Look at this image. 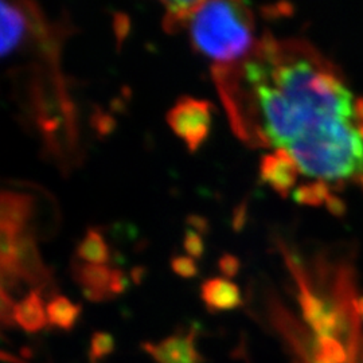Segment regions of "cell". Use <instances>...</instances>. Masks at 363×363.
<instances>
[{"instance_id":"1","label":"cell","mask_w":363,"mask_h":363,"mask_svg":"<svg viewBox=\"0 0 363 363\" xmlns=\"http://www.w3.org/2000/svg\"><path fill=\"white\" fill-rule=\"evenodd\" d=\"M213 77L235 135L295 169V202L337 211L340 195L363 190V96L311 43L264 34Z\"/></svg>"},{"instance_id":"18","label":"cell","mask_w":363,"mask_h":363,"mask_svg":"<svg viewBox=\"0 0 363 363\" xmlns=\"http://www.w3.org/2000/svg\"><path fill=\"white\" fill-rule=\"evenodd\" d=\"M218 267H220V271L223 276L232 279L235 277L238 272H240V259H237L233 255H222L220 261H218Z\"/></svg>"},{"instance_id":"15","label":"cell","mask_w":363,"mask_h":363,"mask_svg":"<svg viewBox=\"0 0 363 363\" xmlns=\"http://www.w3.org/2000/svg\"><path fill=\"white\" fill-rule=\"evenodd\" d=\"M171 268L174 273L183 279H193L198 274V267L194 259L186 256H174L171 259Z\"/></svg>"},{"instance_id":"11","label":"cell","mask_w":363,"mask_h":363,"mask_svg":"<svg viewBox=\"0 0 363 363\" xmlns=\"http://www.w3.org/2000/svg\"><path fill=\"white\" fill-rule=\"evenodd\" d=\"M82 307L79 304L72 303L65 296H55L52 298L46 307L48 322L50 325L70 331L77 323L78 318L81 315Z\"/></svg>"},{"instance_id":"8","label":"cell","mask_w":363,"mask_h":363,"mask_svg":"<svg viewBox=\"0 0 363 363\" xmlns=\"http://www.w3.org/2000/svg\"><path fill=\"white\" fill-rule=\"evenodd\" d=\"M112 272L106 265L84 264L76 269V280L82 286L85 298L91 301H103L111 296L109 286L112 281Z\"/></svg>"},{"instance_id":"24","label":"cell","mask_w":363,"mask_h":363,"mask_svg":"<svg viewBox=\"0 0 363 363\" xmlns=\"http://www.w3.org/2000/svg\"><path fill=\"white\" fill-rule=\"evenodd\" d=\"M361 355H359V363H363V340H362V345H361Z\"/></svg>"},{"instance_id":"14","label":"cell","mask_w":363,"mask_h":363,"mask_svg":"<svg viewBox=\"0 0 363 363\" xmlns=\"http://www.w3.org/2000/svg\"><path fill=\"white\" fill-rule=\"evenodd\" d=\"M116 347L115 337L109 333L97 331L91 335L89 347V359L91 363H100L104 358L109 357Z\"/></svg>"},{"instance_id":"3","label":"cell","mask_w":363,"mask_h":363,"mask_svg":"<svg viewBox=\"0 0 363 363\" xmlns=\"http://www.w3.org/2000/svg\"><path fill=\"white\" fill-rule=\"evenodd\" d=\"M214 106L206 100L182 96L166 116L171 130L181 138L190 152H195L208 139Z\"/></svg>"},{"instance_id":"2","label":"cell","mask_w":363,"mask_h":363,"mask_svg":"<svg viewBox=\"0 0 363 363\" xmlns=\"http://www.w3.org/2000/svg\"><path fill=\"white\" fill-rule=\"evenodd\" d=\"M189 28L195 50L222 65L249 58L259 42L252 11L241 1H202Z\"/></svg>"},{"instance_id":"6","label":"cell","mask_w":363,"mask_h":363,"mask_svg":"<svg viewBox=\"0 0 363 363\" xmlns=\"http://www.w3.org/2000/svg\"><path fill=\"white\" fill-rule=\"evenodd\" d=\"M201 298L211 312L230 311L242 304L240 288L222 277H213L202 283Z\"/></svg>"},{"instance_id":"19","label":"cell","mask_w":363,"mask_h":363,"mask_svg":"<svg viewBox=\"0 0 363 363\" xmlns=\"http://www.w3.org/2000/svg\"><path fill=\"white\" fill-rule=\"evenodd\" d=\"M128 279L125 277V274L121 272L120 269H113L112 272V281H111V286H109V292L111 295H121L127 288H128Z\"/></svg>"},{"instance_id":"9","label":"cell","mask_w":363,"mask_h":363,"mask_svg":"<svg viewBox=\"0 0 363 363\" xmlns=\"http://www.w3.org/2000/svg\"><path fill=\"white\" fill-rule=\"evenodd\" d=\"M1 13V48L0 52L3 57L21 43L26 31L27 21L23 13L13 4L1 1L0 4Z\"/></svg>"},{"instance_id":"12","label":"cell","mask_w":363,"mask_h":363,"mask_svg":"<svg viewBox=\"0 0 363 363\" xmlns=\"http://www.w3.org/2000/svg\"><path fill=\"white\" fill-rule=\"evenodd\" d=\"M162 4L166 7L163 28L169 34H177L183 27H189L202 1H163Z\"/></svg>"},{"instance_id":"17","label":"cell","mask_w":363,"mask_h":363,"mask_svg":"<svg viewBox=\"0 0 363 363\" xmlns=\"http://www.w3.org/2000/svg\"><path fill=\"white\" fill-rule=\"evenodd\" d=\"M130 18L125 13H115L113 16V28H115V35L117 39V46L120 48L124 42V39L127 38L128 33H130Z\"/></svg>"},{"instance_id":"23","label":"cell","mask_w":363,"mask_h":363,"mask_svg":"<svg viewBox=\"0 0 363 363\" xmlns=\"http://www.w3.org/2000/svg\"><path fill=\"white\" fill-rule=\"evenodd\" d=\"M21 354H22L23 357H26V358H30V357L33 355V351L30 350V349H27V347H23V349L21 350Z\"/></svg>"},{"instance_id":"16","label":"cell","mask_w":363,"mask_h":363,"mask_svg":"<svg viewBox=\"0 0 363 363\" xmlns=\"http://www.w3.org/2000/svg\"><path fill=\"white\" fill-rule=\"evenodd\" d=\"M183 247L186 249V252L190 255L191 259H201L203 256V252H205L203 240H202L199 233L195 232L193 229L186 230Z\"/></svg>"},{"instance_id":"13","label":"cell","mask_w":363,"mask_h":363,"mask_svg":"<svg viewBox=\"0 0 363 363\" xmlns=\"http://www.w3.org/2000/svg\"><path fill=\"white\" fill-rule=\"evenodd\" d=\"M78 259L88 264L105 265L109 259V250L103 235L96 229H89L77 247Z\"/></svg>"},{"instance_id":"7","label":"cell","mask_w":363,"mask_h":363,"mask_svg":"<svg viewBox=\"0 0 363 363\" xmlns=\"http://www.w3.org/2000/svg\"><path fill=\"white\" fill-rule=\"evenodd\" d=\"M31 213L33 199L30 196L15 193H3L1 195V229L16 235L25 233Z\"/></svg>"},{"instance_id":"5","label":"cell","mask_w":363,"mask_h":363,"mask_svg":"<svg viewBox=\"0 0 363 363\" xmlns=\"http://www.w3.org/2000/svg\"><path fill=\"white\" fill-rule=\"evenodd\" d=\"M259 181L267 183L283 198L294 194L298 187V175L286 160L274 154H265L259 160Z\"/></svg>"},{"instance_id":"20","label":"cell","mask_w":363,"mask_h":363,"mask_svg":"<svg viewBox=\"0 0 363 363\" xmlns=\"http://www.w3.org/2000/svg\"><path fill=\"white\" fill-rule=\"evenodd\" d=\"M247 203L242 202L238 208H235L233 217V228L234 230H241L247 222Z\"/></svg>"},{"instance_id":"10","label":"cell","mask_w":363,"mask_h":363,"mask_svg":"<svg viewBox=\"0 0 363 363\" xmlns=\"http://www.w3.org/2000/svg\"><path fill=\"white\" fill-rule=\"evenodd\" d=\"M13 320L26 333H38L48 323V313L38 289L31 291L26 298L13 307Z\"/></svg>"},{"instance_id":"21","label":"cell","mask_w":363,"mask_h":363,"mask_svg":"<svg viewBox=\"0 0 363 363\" xmlns=\"http://www.w3.org/2000/svg\"><path fill=\"white\" fill-rule=\"evenodd\" d=\"M187 222H189L190 226H193V230H195V232L205 233L208 230V222L199 216H190Z\"/></svg>"},{"instance_id":"4","label":"cell","mask_w":363,"mask_h":363,"mask_svg":"<svg viewBox=\"0 0 363 363\" xmlns=\"http://www.w3.org/2000/svg\"><path fill=\"white\" fill-rule=\"evenodd\" d=\"M194 334L172 335L159 343H144V350L157 363H201L202 357L195 349Z\"/></svg>"},{"instance_id":"22","label":"cell","mask_w":363,"mask_h":363,"mask_svg":"<svg viewBox=\"0 0 363 363\" xmlns=\"http://www.w3.org/2000/svg\"><path fill=\"white\" fill-rule=\"evenodd\" d=\"M1 359L4 361V362H10V363H25L23 361H19V359H16L13 355L11 354H7L6 351H3L1 352Z\"/></svg>"}]
</instances>
